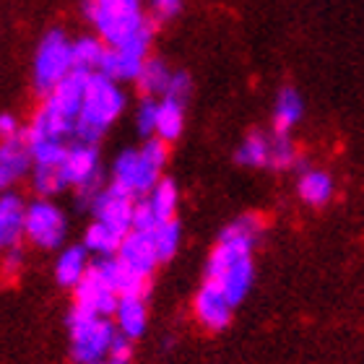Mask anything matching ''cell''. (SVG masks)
<instances>
[{
	"mask_svg": "<svg viewBox=\"0 0 364 364\" xmlns=\"http://www.w3.org/2000/svg\"><path fill=\"white\" fill-rule=\"evenodd\" d=\"M149 203H151L154 213H156V221H169L175 219L177 211V185L172 180H159L156 188L149 193Z\"/></svg>",
	"mask_w": 364,
	"mask_h": 364,
	"instance_id": "25",
	"label": "cell"
},
{
	"mask_svg": "<svg viewBox=\"0 0 364 364\" xmlns=\"http://www.w3.org/2000/svg\"><path fill=\"white\" fill-rule=\"evenodd\" d=\"M136 200L138 198L133 193L120 188L117 182H109L91 200V213H94L97 221H105V224H112V227L122 229V232H130L133 229V205H136Z\"/></svg>",
	"mask_w": 364,
	"mask_h": 364,
	"instance_id": "10",
	"label": "cell"
},
{
	"mask_svg": "<svg viewBox=\"0 0 364 364\" xmlns=\"http://www.w3.org/2000/svg\"><path fill=\"white\" fill-rule=\"evenodd\" d=\"M73 294H76L78 310H86L91 315H102V318L114 315L117 304H120V294L114 291V287L105 276L99 260L91 263L89 271L84 273V279L78 281L76 289H73Z\"/></svg>",
	"mask_w": 364,
	"mask_h": 364,
	"instance_id": "7",
	"label": "cell"
},
{
	"mask_svg": "<svg viewBox=\"0 0 364 364\" xmlns=\"http://www.w3.org/2000/svg\"><path fill=\"white\" fill-rule=\"evenodd\" d=\"M68 331H70V359L76 364L89 362H105L114 338H117V326H112L102 315H91L86 310L73 307L68 315Z\"/></svg>",
	"mask_w": 364,
	"mask_h": 364,
	"instance_id": "4",
	"label": "cell"
},
{
	"mask_svg": "<svg viewBox=\"0 0 364 364\" xmlns=\"http://www.w3.org/2000/svg\"><path fill=\"white\" fill-rule=\"evenodd\" d=\"M128 232L112 227V224H105V221H94L84 235V245L89 247V252H97L99 258H112L120 250L122 240H125Z\"/></svg>",
	"mask_w": 364,
	"mask_h": 364,
	"instance_id": "17",
	"label": "cell"
},
{
	"mask_svg": "<svg viewBox=\"0 0 364 364\" xmlns=\"http://www.w3.org/2000/svg\"><path fill=\"white\" fill-rule=\"evenodd\" d=\"M65 232H68L65 216L47 198H39V200L26 205V237L34 245L53 250V247L65 242Z\"/></svg>",
	"mask_w": 364,
	"mask_h": 364,
	"instance_id": "9",
	"label": "cell"
},
{
	"mask_svg": "<svg viewBox=\"0 0 364 364\" xmlns=\"http://www.w3.org/2000/svg\"><path fill=\"white\" fill-rule=\"evenodd\" d=\"M182 0H151L154 16L156 18H172V16L180 14Z\"/></svg>",
	"mask_w": 364,
	"mask_h": 364,
	"instance_id": "33",
	"label": "cell"
},
{
	"mask_svg": "<svg viewBox=\"0 0 364 364\" xmlns=\"http://www.w3.org/2000/svg\"><path fill=\"white\" fill-rule=\"evenodd\" d=\"M89 364H107V362H89Z\"/></svg>",
	"mask_w": 364,
	"mask_h": 364,
	"instance_id": "35",
	"label": "cell"
},
{
	"mask_svg": "<svg viewBox=\"0 0 364 364\" xmlns=\"http://www.w3.org/2000/svg\"><path fill=\"white\" fill-rule=\"evenodd\" d=\"M159 221H156V213H154L149 198H138L136 205H133V229L138 232H151Z\"/></svg>",
	"mask_w": 364,
	"mask_h": 364,
	"instance_id": "30",
	"label": "cell"
},
{
	"mask_svg": "<svg viewBox=\"0 0 364 364\" xmlns=\"http://www.w3.org/2000/svg\"><path fill=\"white\" fill-rule=\"evenodd\" d=\"M117 258L130 268V271L141 273V276H151L154 268L159 266V255H156V245H154L151 232H138L130 229L125 240H122Z\"/></svg>",
	"mask_w": 364,
	"mask_h": 364,
	"instance_id": "11",
	"label": "cell"
},
{
	"mask_svg": "<svg viewBox=\"0 0 364 364\" xmlns=\"http://www.w3.org/2000/svg\"><path fill=\"white\" fill-rule=\"evenodd\" d=\"M105 362L107 364H130V362H133V346H130V338H125V336H117Z\"/></svg>",
	"mask_w": 364,
	"mask_h": 364,
	"instance_id": "32",
	"label": "cell"
},
{
	"mask_svg": "<svg viewBox=\"0 0 364 364\" xmlns=\"http://www.w3.org/2000/svg\"><path fill=\"white\" fill-rule=\"evenodd\" d=\"M161 167H156L141 149H128L117 156L112 167V182L133 193L136 198H146L161 180Z\"/></svg>",
	"mask_w": 364,
	"mask_h": 364,
	"instance_id": "6",
	"label": "cell"
},
{
	"mask_svg": "<svg viewBox=\"0 0 364 364\" xmlns=\"http://www.w3.org/2000/svg\"><path fill=\"white\" fill-rule=\"evenodd\" d=\"M154 34H144V37H136L125 42L120 47H107L105 60H102V68L99 73H105L107 78L112 81H136L144 70L146 60H149V47H151Z\"/></svg>",
	"mask_w": 364,
	"mask_h": 364,
	"instance_id": "8",
	"label": "cell"
},
{
	"mask_svg": "<svg viewBox=\"0 0 364 364\" xmlns=\"http://www.w3.org/2000/svg\"><path fill=\"white\" fill-rule=\"evenodd\" d=\"M31 185L42 198H50L55 193H60L70 185L63 167H34V175H31Z\"/></svg>",
	"mask_w": 364,
	"mask_h": 364,
	"instance_id": "27",
	"label": "cell"
},
{
	"mask_svg": "<svg viewBox=\"0 0 364 364\" xmlns=\"http://www.w3.org/2000/svg\"><path fill=\"white\" fill-rule=\"evenodd\" d=\"M107 45L102 37H78L73 42V70L84 73H99L102 60H105Z\"/></svg>",
	"mask_w": 364,
	"mask_h": 364,
	"instance_id": "20",
	"label": "cell"
},
{
	"mask_svg": "<svg viewBox=\"0 0 364 364\" xmlns=\"http://www.w3.org/2000/svg\"><path fill=\"white\" fill-rule=\"evenodd\" d=\"M263 224L258 216H240L219 235V242L213 247L205 279L213 281L221 291L229 296V302L240 304L252 287V247L258 242Z\"/></svg>",
	"mask_w": 364,
	"mask_h": 364,
	"instance_id": "1",
	"label": "cell"
},
{
	"mask_svg": "<svg viewBox=\"0 0 364 364\" xmlns=\"http://www.w3.org/2000/svg\"><path fill=\"white\" fill-rule=\"evenodd\" d=\"M122 109H125V94L117 86V81L107 78L105 73H91L73 138L97 146V141L105 136L107 128L122 114Z\"/></svg>",
	"mask_w": 364,
	"mask_h": 364,
	"instance_id": "3",
	"label": "cell"
},
{
	"mask_svg": "<svg viewBox=\"0 0 364 364\" xmlns=\"http://www.w3.org/2000/svg\"><path fill=\"white\" fill-rule=\"evenodd\" d=\"M29 149L34 167H63L65 159H68L70 146H65L63 138H42V141L29 144Z\"/></svg>",
	"mask_w": 364,
	"mask_h": 364,
	"instance_id": "24",
	"label": "cell"
},
{
	"mask_svg": "<svg viewBox=\"0 0 364 364\" xmlns=\"http://www.w3.org/2000/svg\"><path fill=\"white\" fill-rule=\"evenodd\" d=\"M31 164H34L31 149H29V144L23 141L21 133L11 138H3V146H0V185H3V188L21 180V177L29 172Z\"/></svg>",
	"mask_w": 364,
	"mask_h": 364,
	"instance_id": "13",
	"label": "cell"
},
{
	"mask_svg": "<svg viewBox=\"0 0 364 364\" xmlns=\"http://www.w3.org/2000/svg\"><path fill=\"white\" fill-rule=\"evenodd\" d=\"M296 164V146L291 144L289 133H276L271 138V169H289Z\"/></svg>",
	"mask_w": 364,
	"mask_h": 364,
	"instance_id": "28",
	"label": "cell"
},
{
	"mask_svg": "<svg viewBox=\"0 0 364 364\" xmlns=\"http://www.w3.org/2000/svg\"><path fill=\"white\" fill-rule=\"evenodd\" d=\"M302 112L304 105L299 91L291 89V86L281 89L279 97H276V107H273V128H276V133H289L296 122L302 120Z\"/></svg>",
	"mask_w": 364,
	"mask_h": 364,
	"instance_id": "18",
	"label": "cell"
},
{
	"mask_svg": "<svg viewBox=\"0 0 364 364\" xmlns=\"http://www.w3.org/2000/svg\"><path fill=\"white\" fill-rule=\"evenodd\" d=\"M84 14L107 47H120L130 39L154 34L144 0H86Z\"/></svg>",
	"mask_w": 364,
	"mask_h": 364,
	"instance_id": "2",
	"label": "cell"
},
{
	"mask_svg": "<svg viewBox=\"0 0 364 364\" xmlns=\"http://www.w3.org/2000/svg\"><path fill=\"white\" fill-rule=\"evenodd\" d=\"M182 102L175 99H161L159 102V117H156V136L164 138V141H177L182 133V125H185V112H182Z\"/></svg>",
	"mask_w": 364,
	"mask_h": 364,
	"instance_id": "22",
	"label": "cell"
},
{
	"mask_svg": "<svg viewBox=\"0 0 364 364\" xmlns=\"http://www.w3.org/2000/svg\"><path fill=\"white\" fill-rule=\"evenodd\" d=\"M114 320H117V331L125 338H138L146 331V304L144 296H120V304L114 310Z\"/></svg>",
	"mask_w": 364,
	"mask_h": 364,
	"instance_id": "16",
	"label": "cell"
},
{
	"mask_svg": "<svg viewBox=\"0 0 364 364\" xmlns=\"http://www.w3.org/2000/svg\"><path fill=\"white\" fill-rule=\"evenodd\" d=\"M299 196L310 205H323L333 196V180L331 175L320 172V169H310L299 177Z\"/></svg>",
	"mask_w": 364,
	"mask_h": 364,
	"instance_id": "21",
	"label": "cell"
},
{
	"mask_svg": "<svg viewBox=\"0 0 364 364\" xmlns=\"http://www.w3.org/2000/svg\"><path fill=\"white\" fill-rule=\"evenodd\" d=\"M190 91H193V81H190V76L185 73V70H177V73H172V81H169V89L164 97L167 99H175V102H188Z\"/></svg>",
	"mask_w": 364,
	"mask_h": 364,
	"instance_id": "31",
	"label": "cell"
},
{
	"mask_svg": "<svg viewBox=\"0 0 364 364\" xmlns=\"http://www.w3.org/2000/svg\"><path fill=\"white\" fill-rule=\"evenodd\" d=\"M26 235V205L14 193L0 198V245L18 247V240Z\"/></svg>",
	"mask_w": 364,
	"mask_h": 364,
	"instance_id": "14",
	"label": "cell"
},
{
	"mask_svg": "<svg viewBox=\"0 0 364 364\" xmlns=\"http://www.w3.org/2000/svg\"><path fill=\"white\" fill-rule=\"evenodd\" d=\"M169 81H172V70L159 58H149L144 70H141V76L136 78V84L144 97H159V94L164 97L169 89Z\"/></svg>",
	"mask_w": 364,
	"mask_h": 364,
	"instance_id": "19",
	"label": "cell"
},
{
	"mask_svg": "<svg viewBox=\"0 0 364 364\" xmlns=\"http://www.w3.org/2000/svg\"><path fill=\"white\" fill-rule=\"evenodd\" d=\"M156 117H159V102L154 97H144V102L138 105V112H136L138 133L151 138L156 133Z\"/></svg>",
	"mask_w": 364,
	"mask_h": 364,
	"instance_id": "29",
	"label": "cell"
},
{
	"mask_svg": "<svg viewBox=\"0 0 364 364\" xmlns=\"http://www.w3.org/2000/svg\"><path fill=\"white\" fill-rule=\"evenodd\" d=\"M89 247L86 245H70L55 263V279L65 289H76V284L89 271Z\"/></svg>",
	"mask_w": 364,
	"mask_h": 364,
	"instance_id": "15",
	"label": "cell"
},
{
	"mask_svg": "<svg viewBox=\"0 0 364 364\" xmlns=\"http://www.w3.org/2000/svg\"><path fill=\"white\" fill-rule=\"evenodd\" d=\"M235 159L242 167H268V161H271V138H266L263 133H250L245 138V144L237 149Z\"/></svg>",
	"mask_w": 364,
	"mask_h": 364,
	"instance_id": "23",
	"label": "cell"
},
{
	"mask_svg": "<svg viewBox=\"0 0 364 364\" xmlns=\"http://www.w3.org/2000/svg\"><path fill=\"white\" fill-rule=\"evenodd\" d=\"M232 307L229 296L221 291V287H216L213 281L205 279V284L200 287V291L196 294V315L205 328L211 331H221L229 326L232 320Z\"/></svg>",
	"mask_w": 364,
	"mask_h": 364,
	"instance_id": "12",
	"label": "cell"
},
{
	"mask_svg": "<svg viewBox=\"0 0 364 364\" xmlns=\"http://www.w3.org/2000/svg\"><path fill=\"white\" fill-rule=\"evenodd\" d=\"M68 73H73V42L60 29L47 31L34 55V89L50 94Z\"/></svg>",
	"mask_w": 364,
	"mask_h": 364,
	"instance_id": "5",
	"label": "cell"
},
{
	"mask_svg": "<svg viewBox=\"0 0 364 364\" xmlns=\"http://www.w3.org/2000/svg\"><path fill=\"white\" fill-rule=\"evenodd\" d=\"M154 245H156V255H159V263H167V260L175 258L177 245H180V224L177 219L161 221L151 229Z\"/></svg>",
	"mask_w": 364,
	"mask_h": 364,
	"instance_id": "26",
	"label": "cell"
},
{
	"mask_svg": "<svg viewBox=\"0 0 364 364\" xmlns=\"http://www.w3.org/2000/svg\"><path fill=\"white\" fill-rule=\"evenodd\" d=\"M0 130H3V138H11V136H18L21 130L16 128V120L11 117V114H3L0 117Z\"/></svg>",
	"mask_w": 364,
	"mask_h": 364,
	"instance_id": "34",
	"label": "cell"
}]
</instances>
